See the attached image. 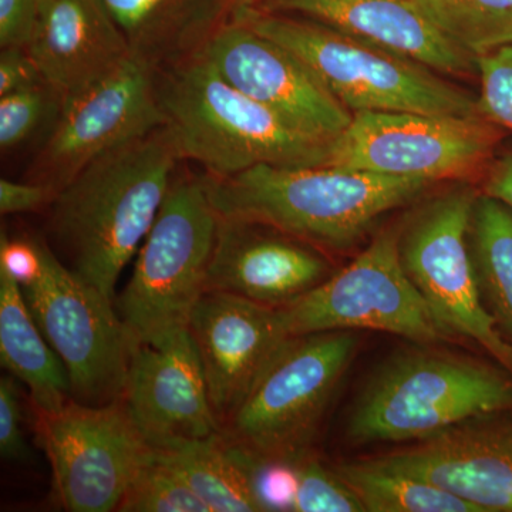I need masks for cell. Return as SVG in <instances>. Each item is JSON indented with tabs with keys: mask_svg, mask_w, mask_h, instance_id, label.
<instances>
[{
	"mask_svg": "<svg viewBox=\"0 0 512 512\" xmlns=\"http://www.w3.org/2000/svg\"><path fill=\"white\" fill-rule=\"evenodd\" d=\"M131 55L163 72L200 52L231 18L232 0H103Z\"/></svg>",
	"mask_w": 512,
	"mask_h": 512,
	"instance_id": "cell-21",
	"label": "cell"
},
{
	"mask_svg": "<svg viewBox=\"0 0 512 512\" xmlns=\"http://www.w3.org/2000/svg\"><path fill=\"white\" fill-rule=\"evenodd\" d=\"M63 94L47 82L0 97V147L22 146L40 128L55 126L63 109Z\"/></svg>",
	"mask_w": 512,
	"mask_h": 512,
	"instance_id": "cell-28",
	"label": "cell"
},
{
	"mask_svg": "<svg viewBox=\"0 0 512 512\" xmlns=\"http://www.w3.org/2000/svg\"><path fill=\"white\" fill-rule=\"evenodd\" d=\"M45 239L10 238L5 231L0 237V266L20 286L32 284L43 271Z\"/></svg>",
	"mask_w": 512,
	"mask_h": 512,
	"instance_id": "cell-32",
	"label": "cell"
},
{
	"mask_svg": "<svg viewBox=\"0 0 512 512\" xmlns=\"http://www.w3.org/2000/svg\"><path fill=\"white\" fill-rule=\"evenodd\" d=\"M121 512H210L174 468L153 453L119 505Z\"/></svg>",
	"mask_w": 512,
	"mask_h": 512,
	"instance_id": "cell-27",
	"label": "cell"
},
{
	"mask_svg": "<svg viewBox=\"0 0 512 512\" xmlns=\"http://www.w3.org/2000/svg\"><path fill=\"white\" fill-rule=\"evenodd\" d=\"M154 453L187 481L210 512L265 511L247 467L221 434Z\"/></svg>",
	"mask_w": 512,
	"mask_h": 512,
	"instance_id": "cell-23",
	"label": "cell"
},
{
	"mask_svg": "<svg viewBox=\"0 0 512 512\" xmlns=\"http://www.w3.org/2000/svg\"><path fill=\"white\" fill-rule=\"evenodd\" d=\"M431 181L336 167L255 165L229 177L207 174L221 217L259 222L313 247L348 249L386 212L423 194Z\"/></svg>",
	"mask_w": 512,
	"mask_h": 512,
	"instance_id": "cell-2",
	"label": "cell"
},
{
	"mask_svg": "<svg viewBox=\"0 0 512 512\" xmlns=\"http://www.w3.org/2000/svg\"><path fill=\"white\" fill-rule=\"evenodd\" d=\"M458 49L477 59L512 45V0H413Z\"/></svg>",
	"mask_w": 512,
	"mask_h": 512,
	"instance_id": "cell-26",
	"label": "cell"
},
{
	"mask_svg": "<svg viewBox=\"0 0 512 512\" xmlns=\"http://www.w3.org/2000/svg\"><path fill=\"white\" fill-rule=\"evenodd\" d=\"M231 19L301 57L352 113L412 111L481 116L477 99L441 79L439 72L426 64L318 20L291 18L254 5L234 10Z\"/></svg>",
	"mask_w": 512,
	"mask_h": 512,
	"instance_id": "cell-5",
	"label": "cell"
},
{
	"mask_svg": "<svg viewBox=\"0 0 512 512\" xmlns=\"http://www.w3.org/2000/svg\"><path fill=\"white\" fill-rule=\"evenodd\" d=\"M165 126L160 72L131 57L117 72L64 99L35 165V183L62 190L84 167Z\"/></svg>",
	"mask_w": 512,
	"mask_h": 512,
	"instance_id": "cell-13",
	"label": "cell"
},
{
	"mask_svg": "<svg viewBox=\"0 0 512 512\" xmlns=\"http://www.w3.org/2000/svg\"><path fill=\"white\" fill-rule=\"evenodd\" d=\"M296 493L292 511L366 512L362 501L338 473L329 471L315 458L295 461Z\"/></svg>",
	"mask_w": 512,
	"mask_h": 512,
	"instance_id": "cell-29",
	"label": "cell"
},
{
	"mask_svg": "<svg viewBox=\"0 0 512 512\" xmlns=\"http://www.w3.org/2000/svg\"><path fill=\"white\" fill-rule=\"evenodd\" d=\"M0 357L3 367L28 386L37 412H59L72 400V386L66 367L43 336L22 288L2 266Z\"/></svg>",
	"mask_w": 512,
	"mask_h": 512,
	"instance_id": "cell-22",
	"label": "cell"
},
{
	"mask_svg": "<svg viewBox=\"0 0 512 512\" xmlns=\"http://www.w3.org/2000/svg\"><path fill=\"white\" fill-rule=\"evenodd\" d=\"M218 225L207 175L174 177L117 301L134 343L187 328L192 308L207 291Z\"/></svg>",
	"mask_w": 512,
	"mask_h": 512,
	"instance_id": "cell-7",
	"label": "cell"
},
{
	"mask_svg": "<svg viewBox=\"0 0 512 512\" xmlns=\"http://www.w3.org/2000/svg\"><path fill=\"white\" fill-rule=\"evenodd\" d=\"M26 49L43 79L64 99L111 76L133 57L103 0H42Z\"/></svg>",
	"mask_w": 512,
	"mask_h": 512,
	"instance_id": "cell-19",
	"label": "cell"
},
{
	"mask_svg": "<svg viewBox=\"0 0 512 512\" xmlns=\"http://www.w3.org/2000/svg\"><path fill=\"white\" fill-rule=\"evenodd\" d=\"M256 0H232V12L239 8H244V6L255 5ZM232 15V13H231Z\"/></svg>",
	"mask_w": 512,
	"mask_h": 512,
	"instance_id": "cell-37",
	"label": "cell"
},
{
	"mask_svg": "<svg viewBox=\"0 0 512 512\" xmlns=\"http://www.w3.org/2000/svg\"><path fill=\"white\" fill-rule=\"evenodd\" d=\"M329 276L328 261L308 242L269 225L220 215L207 291L284 306Z\"/></svg>",
	"mask_w": 512,
	"mask_h": 512,
	"instance_id": "cell-18",
	"label": "cell"
},
{
	"mask_svg": "<svg viewBox=\"0 0 512 512\" xmlns=\"http://www.w3.org/2000/svg\"><path fill=\"white\" fill-rule=\"evenodd\" d=\"M40 436L64 510L110 512L119 505L154 451L123 402L89 406L70 400L59 412L39 413Z\"/></svg>",
	"mask_w": 512,
	"mask_h": 512,
	"instance_id": "cell-12",
	"label": "cell"
},
{
	"mask_svg": "<svg viewBox=\"0 0 512 512\" xmlns=\"http://www.w3.org/2000/svg\"><path fill=\"white\" fill-rule=\"evenodd\" d=\"M278 309L288 338L367 329L421 345H440L454 339L404 271L397 231L377 235L352 264Z\"/></svg>",
	"mask_w": 512,
	"mask_h": 512,
	"instance_id": "cell-9",
	"label": "cell"
},
{
	"mask_svg": "<svg viewBox=\"0 0 512 512\" xmlns=\"http://www.w3.org/2000/svg\"><path fill=\"white\" fill-rule=\"evenodd\" d=\"M202 50L235 89L309 136L333 141L352 121L301 57L238 20H227Z\"/></svg>",
	"mask_w": 512,
	"mask_h": 512,
	"instance_id": "cell-15",
	"label": "cell"
},
{
	"mask_svg": "<svg viewBox=\"0 0 512 512\" xmlns=\"http://www.w3.org/2000/svg\"><path fill=\"white\" fill-rule=\"evenodd\" d=\"M356 346L352 330L286 338L222 426V439L262 460L308 456Z\"/></svg>",
	"mask_w": 512,
	"mask_h": 512,
	"instance_id": "cell-6",
	"label": "cell"
},
{
	"mask_svg": "<svg viewBox=\"0 0 512 512\" xmlns=\"http://www.w3.org/2000/svg\"><path fill=\"white\" fill-rule=\"evenodd\" d=\"M42 0H0V47H28Z\"/></svg>",
	"mask_w": 512,
	"mask_h": 512,
	"instance_id": "cell-33",
	"label": "cell"
},
{
	"mask_svg": "<svg viewBox=\"0 0 512 512\" xmlns=\"http://www.w3.org/2000/svg\"><path fill=\"white\" fill-rule=\"evenodd\" d=\"M484 194L503 202L512 211V153L504 154L491 165Z\"/></svg>",
	"mask_w": 512,
	"mask_h": 512,
	"instance_id": "cell-36",
	"label": "cell"
},
{
	"mask_svg": "<svg viewBox=\"0 0 512 512\" xmlns=\"http://www.w3.org/2000/svg\"><path fill=\"white\" fill-rule=\"evenodd\" d=\"M256 8L318 20L439 73L466 74L476 69V59L453 45L413 0H259Z\"/></svg>",
	"mask_w": 512,
	"mask_h": 512,
	"instance_id": "cell-20",
	"label": "cell"
},
{
	"mask_svg": "<svg viewBox=\"0 0 512 512\" xmlns=\"http://www.w3.org/2000/svg\"><path fill=\"white\" fill-rule=\"evenodd\" d=\"M165 127L181 160L200 163L212 177L255 165H328L332 141L303 133L229 84L204 50L160 72Z\"/></svg>",
	"mask_w": 512,
	"mask_h": 512,
	"instance_id": "cell-3",
	"label": "cell"
},
{
	"mask_svg": "<svg viewBox=\"0 0 512 512\" xmlns=\"http://www.w3.org/2000/svg\"><path fill=\"white\" fill-rule=\"evenodd\" d=\"M497 141V126L483 116L356 111L330 144L328 165L436 183L473 174Z\"/></svg>",
	"mask_w": 512,
	"mask_h": 512,
	"instance_id": "cell-11",
	"label": "cell"
},
{
	"mask_svg": "<svg viewBox=\"0 0 512 512\" xmlns=\"http://www.w3.org/2000/svg\"><path fill=\"white\" fill-rule=\"evenodd\" d=\"M335 471L362 501L366 512H478L456 495L379 466L372 458L339 464Z\"/></svg>",
	"mask_w": 512,
	"mask_h": 512,
	"instance_id": "cell-25",
	"label": "cell"
},
{
	"mask_svg": "<svg viewBox=\"0 0 512 512\" xmlns=\"http://www.w3.org/2000/svg\"><path fill=\"white\" fill-rule=\"evenodd\" d=\"M55 188L40 183H16L0 180V212L3 215L30 212L50 205L55 200Z\"/></svg>",
	"mask_w": 512,
	"mask_h": 512,
	"instance_id": "cell-35",
	"label": "cell"
},
{
	"mask_svg": "<svg viewBox=\"0 0 512 512\" xmlns=\"http://www.w3.org/2000/svg\"><path fill=\"white\" fill-rule=\"evenodd\" d=\"M477 197L473 188L457 187L421 205L399 232V254L441 326L477 343L512 376V345L485 308L471 256Z\"/></svg>",
	"mask_w": 512,
	"mask_h": 512,
	"instance_id": "cell-8",
	"label": "cell"
},
{
	"mask_svg": "<svg viewBox=\"0 0 512 512\" xmlns=\"http://www.w3.org/2000/svg\"><path fill=\"white\" fill-rule=\"evenodd\" d=\"M45 82L26 47H3L0 52V97Z\"/></svg>",
	"mask_w": 512,
	"mask_h": 512,
	"instance_id": "cell-34",
	"label": "cell"
},
{
	"mask_svg": "<svg viewBox=\"0 0 512 512\" xmlns=\"http://www.w3.org/2000/svg\"><path fill=\"white\" fill-rule=\"evenodd\" d=\"M121 402L153 451L221 434L200 353L188 328L153 342L134 343Z\"/></svg>",
	"mask_w": 512,
	"mask_h": 512,
	"instance_id": "cell-14",
	"label": "cell"
},
{
	"mask_svg": "<svg viewBox=\"0 0 512 512\" xmlns=\"http://www.w3.org/2000/svg\"><path fill=\"white\" fill-rule=\"evenodd\" d=\"M0 453L6 460H28L30 451L22 430L19 390L12 377L0 380Z\"/></svg>",
	"mask_w": 512,
	"mask_h": 512,
	"instance_id": "cell-31",
	"label": "cell"
},
{
	"mask_svg": "<svg viewBox=\"0 0 512 512\" xmlns=\"http://www.w3.org/2000/svg\"><path fill=\"white\" fill-rule=\"evenodd\" d=\"M30 312L69 375L73 400L104 406L123 396L134 342L114 302L43 247V271L20 286Z\"/></svg>",
	"mask_w": 512,
	"mask_h": 512,
	"instance_id": "cell-10",
	"label": "cell"
},
{
	"mask_svg": "<svg viewBox=\"0 0 512 512\" xmlns=\"http://www.w3.org/2000/svg\"><path fill=\"white\" fill-rule=\"evenodd\" d=\"M512 412V376L500 365L410 350L387 360L356 400L346 439L356 446L406 443L464 421Z\"/></svg>",
	"mask_w": 512,
	"mask_h": 512,
	"instance_id": "cell-4",
	"label": "cell"
},
{
	"mask_svg": "<svg viewBox=\"0 0 512 512\" xmlns=\"http://www.w3.org/2000/svg\"><path fill=\"white\" fill-rule=\"evenodd\" d=\"M180 160L163 126L94 160L50 202L53 251L110 301L156 221Z\"/></svg>",
	"mask_w": 512,
	"mask_h": 512,
	"instance_id": "cell-1",
	"label": "cell"
},
{
	"mask_svg": "<svg viewBox=\"0 0 512 512\" xmlns=\"http://www.w3.org/2000/svg\"><path fill=\"white\" fill-rule=\"evenodd\" d=\"M200 353L212 407L222 426L247 396L261 370L288 336L278 306L205 291L188 318Z\"/></svg>",
	"mask_w": 512,
	"mask_h": 512,
	"instance_id": "cell-17",
	"label": "cell"
},
{
	"mask_svg": "<svg viewBox=\"0 0 512 512\" xmlns=\"http://www.w3.org/2000/svg\"><path fill=\"white\" fill-rule=\"evenodd\" d=\"M372 460L456 495L478 512H512V412L464 421Z\"/></svg>",
	"mask_w": 512,
	"mask_h": 512,
	"instance_id": "cell-16",
	"label": "cell"
},
{
	"mask_svg": "<svg viewBox=\"0 0 512 512\" xmlns=\"http://www.w3.org/2000/svg\"><path fill=\"white\" fill-rule=\"evenodd\" d=\"M476 70L480 76L478 111L512 133V45L478 56Z\"/></svg>",
	"mask_w": 512,
	"mask_h": 512,
	"instance_id": "cell-30",
	"label": "cell"
},
{
	"mask_svg": "<svg viewBox=\"0 0 512 512\" xmlns=\"http://www.w3.org/2000/svg\"><path fill=\"white\" fill-rule=\"evenodd\" d=\"M470 248L485 308L512 345V211L507 205L478 195Z\"/></svg>",
	"mask_w": 512,
	"mask_h": 512,
	"instance_id": "cell-24",
	"label": "cell"
}]
</instances>
